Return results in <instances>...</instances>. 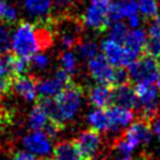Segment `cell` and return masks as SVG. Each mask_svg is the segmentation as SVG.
Instances as JSON below:
<instances>
[{
  "mask_svg": "<svg viewBox=\"0 0 160 160\" xmlns=\"http://www.w3.org/2000/svg\"><path fill=\"white\" fill-rule=\"evenodd\" d=\"M52 44L50 27L21 21L11 35V50L13 54L31 58L33 54L48 48Z\"/></svg>",
  "mask_w": 160,
  "mask_h": 160,
  "instance_id": "1",
  "label": "cell"
},
{
  "mask_svg": "<svg viewBox=\"0 0 160 160\" xmlns=\"http://www.w3.org/2000/svg\"><path fill=\"white\" fill-rule=\"evenodd\" d=\"M127 68L130 79L135 84H154L159 86V64L153 57L148 54L138 57Z\"/></svg>",
  "mask_w": 160,
  "mask_h": 160,
  "instance_id": "2",
  "label": "cell"
},
{
  "mask_svg": "<svg viewBox=\"0 0 160 160\" xmlns=\"http://www.w3.org/2000/svg\"><path fill=\"white\" fill-rule=\"evenodd\" d=\"M82 95H84L82 87L71 82L57 97H54L60 118L64 124L65 121H70L78 114L82 101Z\"/></svg>",
  "mask_w": 160,
  "mask_h": 160,
  "instance_id": "3",
  "label": "cell"
},
{
  "mask_svg": "<svg viewBox=\"0 0 160 160\" xmlns=\"http://www.w3.org/2000/svg\"><path fill=\"white\" fill-rule=\"evenodd\" d=\"M159 86L154 84H137L134 87L137 107L145 120H152L160 107Z\"/></svg>",
  "mask_w": 160,
  "mask_h": 160,
  "instance_id": "4",
  "label": "cell"
},
{
  "mask_svg": "<svg viewBox=\"0 0 160 160\" xmlns=\"http://www.w3.org/2000/svg\"><path fill=\"white\" fill-rule=\"evenodd\" d=\"M112 0H90L81 18L84 26L94 31H105L108 27L107 12Z\"/></svg>",
  "mask_w": 160,
  "mask_h": 160,
  "instance_id": "5",
  "label": "cell"
},
{
  "mask_svg": "<svg viewBox=\"0 0 160 160\" xmlns=\"http://www.w3.org/2000/svg\"><path fill=\"white\" fill-rule=\"evenodd\" d=\"M101 52L105 58L114 67H128L138 58V54L126 48L122 44L111 39H105L101 42Z\"/></svg>",
  "mask_w": 160,
  "mask_h": 160,
  "instance_id": "6",
  "label": "cell"
},
{
  "mask_svg": "<svg viewBox=\"0 0 160 160\" xmlns=\"http://www.w3.org/2000/svg\"><path fill=\"white\" fill-rule=\"evenodd\" d=\"M72 82L71 74L60 68L51 78H45L37 81V91L39 98H54L67 85Z\"/></svg>",
  "mask_w": 160,
  "mask_h": 160,
  "instance_id": "7",
  "label": "cell"
},
{
  "mask_svg": "<svg viewBox=\"0 0 160 160\" xmlns=\"http://www.w3.org/2000/svg\"><path fill=\"white\" fill-rule=\"evenodd\" d=\"M88 70L92 78L101 85L113 87L114 86L115 67L111 65L102 53H98L88 60Z\"/></svg>",
  "mask_w": 160,
  "mask_h": 160,
  "instance_id": "8",
  "label": "cell"
},
{
  "mask_svg": "<svg viewBox=\"0 0 160 160\" xmlns=\"http://www.w3.org/2000/svg\"><path fill=\"white\" fill-rule=\"evenodd\" d=\"M73 142L84 159L93 160L98 154L101 145L100 132L94 128L82 131Z\"/></svg>",
  "mask_w": 160,
  "mask_h": 160,
  "instance_id": "9",
  "label": "cell"
},
{
  "mask_svg": "<svg viewBox=\"0 0 160 160\" xmlns=\"http://www.w3.org/2000/svg\"><path fill=\"white\" fill-rule=\"evenodd\" d=\"M140 14L137 0H118L112 1L108 12H107V21L108 26L113 22L121 21L122 19H130L134 15Z\"/></svg>",
  "mask_w": 160,
  "mask_h": 160,
  "instance_id": "10",
  "label": "cell"
},
{
  "mask_svg": "<svg viewBox=\"0 0 160 160\" xmlns=\"http://www.w3.org/2000/svg\"><path fill=\"white\" fill-rule=\"evenodd\" d=\"M152 135L153 133L151 125L145 119H142L132 122L126 130L124 138L128 140L133 146L138 147L140 145H147L152 140Z\"/></svg>",
  "mask_w": 160,
  "mask_h": 160,
  "instance_id": "11",
  "label": "cell"
},
{
  "mask_svg": "<svg viewBox=\"0 0 160 160\" xmlns=\"http://www.w3.org/2000/svg\"><path fill=\"white\" fill-rule=\"evenodd\" d=\"M110 120V131L117 132L120 128H125L133 122L134 113L131 108L121 107L118 105H111L106 110Z\"/></svg>",
  "mask_w": 160,
  "mask_h": 160,
  "instance_id": "12",
  "label": "cell"
},
{
  "mask_svg": "<svg viewBox=\"0 0 160 160\" xmlns=\"http://www.w3.org/2000/svg\"><path fill=\"white\" fill-rule=\"evenodd\" d=\"M24 146L28 152L37 155H47L52 151L51 139L42 131H33L24 138Z\"/></svg>",
  "mask_w": 160,
  "mask_h": 160,
  "instance_id": "13",
  "label": "cell"
},
{
  "mask_svg": "<svg viewBox=\"0 0 160 160\" xmlns=\"http://www.w3.org/2000/svg\"><path fill=\"white\" fill-rule=\"evenodd\" d=\"M37 81L38 80L32 75L22 74L19 75V77H15L13 79L12 87L26 101H34V100H37V97H38Z\"/></svg>",
  "mask_w": 160,
  "mask_h": 160,
  "instance_id": "14",
  "label": "cell"
},
{
  "mask_svg": "<svg viewBox=\"0 0 160 160\" xmlns=\"http://www.w3.org/2000/svg\"><path fill=\"white\" fill-rule=\"evenodd\" d=\"M112 104L131 110L135 108L137 97H135L134 87H132L128 82L112 87Z\"/></svg>",
  "mask_w": 160,
  "mask_h": 160,
  "instance_id": "15",
  "label": "cell"
},
{
  "mask_svg": "<svg viewBox=\"0 0 160 160\" xmlns=\"http://www.w3.org/2000/svg\"><path fill=\"white\" fill-rule=\"evenodd\" d=\"M91 104L97 108H107L112 104V87L106 85H98L93 86L88 93Z\"/></svg>",
  "mask_w": 160,
  "mask_h": 160,
  "instance_id": "16",
  "label": "cell"
},
{
  "mask_svg": "<svg viewBox=\"0 0 160 160\" xmlns=\"http://www.w3.org/2000/svg\"><path fill=\"white\" fill-rule=\"evenodd\" d=\"M148 39V35L146 33V31L142 28H132L128 31V33L126 35L125 41L122 45L126 48L134 52L135 54H139L140 52H142L145 48L146 41Z\"/></svg>",
  "mask_w": 160,
  "mask_h": 160,
  "instance_id": "17",
  "label": "cell"
},
{
  "mask_svg": "<svg viewBox=\"0 0 160 160\" xmlns=\"http://www.w3.org/2000/svg\"><path fill=\"white\" fill-rule=\"evenodd\" d=\"M53 5V0H25V8L32 17L41 20L47 19Z\"/></svg>",
  "mask_w": 160,
  "mask_h": 160,
  "instance_id": "18",
  "label": "cell"
},
{
  "mask_svg": "<svg viewBox=\"0 0 160 160\" xmlns=\"http://www.w3.org/2000/svg\"><path fill=\"white\" fill-rule=\"evenodd\" d=\"M54 160H85L72 141H61L54 147Z\"/></svg>",
  "mask_w": 160,
  "mask_h": 160,
  "instance_id": "19",
  "label": "cell"
},
{
  "mask_svg": "<svg viewBox=\"0 0 160 160\" xmlns=\"http://www.w3.org/2000/svg\"><path fill=\"white\" fill-rule=\"evenodd\" d=\"M87 120H88V124L92 126V128L94 130L99 132L110 131V120L104 108H95L94 111L90 112Z\"/></svg>",
  "mask_w": 160,
  "mask_h": 160,
  "instance_id": "20",
  "label": "cell"
},
{
  "mask_svg": "<svg viewBox=\"0 0 160 160\" xmlns=\"http://www.w3.org/2000/svg\"><path fill=\"white\" fill-rule=\"evenodd\" d=\"M47 121L48 117L46 114L45 110L41 107L40 104H37L28 115V127L32 131H41Z\"/></svg>",
  "mask_w": 160,
  "mask_h": 160,
  "instance_id": "21",
  "label": "cell"
},
{
  "mask_svg": "<svg viewBox=\"0 0 160 160\" xmlns=\"http://www.w3.org/2000/svg\"><path fill=\"white\" fill-rule=\"evenodd\" d=\"M137 147L131 144L124 137L117 141L113 150V160H132L133 151Z\"/></svg>",
  "mask_w": 160,
  "mask_h": 160,
  "instance_id": "22",
  "label": "cell"
},
{
  "mask_svg": "<svg viewBox=\"0 0 160 160\" xmlns=\"http://www.w3.org/2000/svg\"><path fill=\"white\" fill-rule=\"evenodd\" d=\"M140 15L144 18L152 19L159 13V2L158 0H137Z\"/></svg>",
  "mask_w": 160,
  "mask_h": 160,
  "instance_id": "23",
  "label": "cell"
},
{
  "mask_svg": "<svg viewBox=\"0 0 160 160\" xmlns=\"http://www.w3.org/2000/svg\"><path fill=\"white\" fill-rule=\"evenodd\" d=\"M110 26L111 27L110 31H108V39L117 41L119 44H124L126 35H127L128 31H130L128 26L126 25L125 22H122V21L113 22Z\"/></svg>",
  "mask_w": 160,
  "mask_h": 160,
  "instance_id": "24",
  "label": "cell"
},
{
  "mask_svg": "<svg viewBox=\"0 0 160 160\" xmlns=\"http://www.w3.org/2000/svg\"><path fill=\"white\" fill-rule=\"evenodd\" d=\"M77 47V52L81 59L90 60L92 59L94 55L99 53V46L97 45L94 41H84V42H79L75 45Z\"/></svg>",
  "mask_w": 160,
  "mask_h": 160,
  "instance_id": "25",
  "label": "cell"
},
{
  "mask_svg": "<svg viewBox=\"0 0 160 160\" xmlns=\"http://www.w3.org/2000/svg\"><path fill=\"white\" fill-rule=\"evenodd\" d=\"M18 20V12L14 6L6 2L5 0H0V21L5 24H12Z\"/></svg>",
  "mask_w": 160,
  "mask_h": 160,
  "instance_id": "26",
  "label": "cell"
},
{
  "mask_svg": "<svg viewBox=\"0 0 160 160\" xmlns=\"http://www.w3.org/2000/svg\"><path fill=\"white\" fill-rule=\"evenodd\" d=\"M11 35L7 24L0 21V54H6L11 50Z\"/></svg>",
  "mask_w": 160,
  "mask_h": 160,
  "instance_id": "27",
  "label": "cell"
},
{
  "mask_svg": "<svg viewBox=\"0 0 160 160\" xmlns=\"http://www.w3.org/2000/svg\"><path fill=\"white\" fill-rule=\"evenodd\" d=\"M60 64H61V68L71 74L77 70V57L74 53L66 51L60 57Z\"/></svg>",
  "mask_w": 160,
  "mask_h": 160,
  "instance_id": "28",
  "label": "cell"
},
{
  "mask_svg": "<svg viewBox=\"0 0 160 160\" xmlns=\"http://www.w3.org/2000/svg\"><path fill=\"white\" fill-rule=\"evenodd\" d=\"M48 65H50L48 57L40 53V52L33 54L30 58V66L35 68V70H45V68L48 67Z\"/></svg>",
  "mask_w": 160,
  "mask_h": 160,
  "instance_id": "29",
  "label": "cell"
},
{
  "mask_svg": "<svg viewBox=\"0 0 160 160\" xmlns=\"http://www.w3.org/2000/svg\"><path fill=\"white\" fill-rule=\"evenodd\" d=\"M146 33L151 39L160 40V13L152 18Z\"/></svg>",
  "mask_w": 160,
  "mask_h": 160,
  "instance_id": "30",
  "label": "cell"
},
{
  "mask_svg": "<svg viewBox=\"0 0 160 160\" xmlns=\"http://www.w3.org/2000/svg\"><path fill=\"white\" fill-rule=\"evenodd\" d=\"M144 51H146V53L153 58H160V40L151 39L148 38L146 41V45Z\"/></svg>",
  "mask_w": 160,
  "mask_h": 160,
  "instance_id": "31",
  "label": "cell"
},
{
  "mask_svg": "<svg viewBox=\"0 0 160 160\" xmlns=\"http://www.w3.org/2000/svg\"><path fill=\"white\" fill-rule=\"evenodd\" d=\"M12 160H37L35 155L31 152H25V151H18L15 152Z\"/></svg>",
  "mask_w": 160,
  "mask_h": 160,
  "instance_id": "32",
  "label": "cell"
},
{
  "mask_svg": "<svg viewBox=\"0 0 160 160\" xmlns=\"http://www.w3.org/2000/svg\"><path fill=\"white\" fill-rule=\"evenodd\" d=\"M75 0H54V7L60 11L68 10L71 6L74 4Z\"/></svg>",
  "mask_w": 160,
  "mask_h": 160,
  "instance_id": "33",
  "label": "cell"
},
{
  "mask_svg": "<svg viewBox=\"0 0 160 160\" xmlns=\"http://www.w3.org/2000/svg\"><path fill=\"white\" fill-rule=\"evenodd\" d=\"M12 88V80L0 78V94H6L8 93Z\"/></svg>",
  "mask_w": 160,
  "mask_h": 160,
  "instance_id": "34",
  "label": "cell"
},
{
  "mask_svg": "<svg viewBox=\"0 0 160 160\" xmlns=\"http://www.w3.org/2000/svg\"><path fill=\"white\" fill-rule=\"evenodd\" d=\"M151 130H152V133L160 141V118H153L152 124H151Z\"/></svg>",
  "mask_w": 160,
  "mask_h": 160,
  "instance_id": "35",
  "label": "cell"
},
{
  "mask_svg": "<svg viewBox=\"0 0 160 160\" xmlns=\"http://www.w3.org/2000/svg\"><path fill=\"white\" fill-rule=\"evenodd\" d=\"M159 64V71H160V62H158ZM159 87H160V81H159Z\"/></svg>",
  "mask_w": 160,
  "mask_h": 160,
  "instance_id": "36",
  "label": "cell"
},
{
  "mask_svg": "<svg viewBox=\"0 0 160 160\" xmlns=\"http://www.w3.org/2000/svg\"><path fill=\"white\" fill-rule=\"evenodd\" d=\"M159 108H160V107H159Z\"/></svg>",
  "mask_w": 160,
  "mask_h": 160,
  "instance_id": "37",
  "label": "cell"
}]
</instances>
